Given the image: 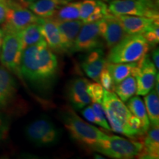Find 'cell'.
Instances as JSON below:
<instances>
[{"instance_id": "obj_1", "label": "cell", "mask_w": 159, "mask_h": 159, "mask_svg": "<svg viewBox=\"0 0 159 159\" xmlns=\"http://www.w3.org/2000/svg\"><path fill=\"white\" fill-rule=\"evenodd\" d=\"M57 69L56 55L45 41L23 50L20 66L21 77L38 87L50 88L56 78Z\"/></svg>"}, {"instance_id": "obj_2", "label": "cell", "mask_w": 159, "mask_h": 159, "mask_svg": "<svg viewBox=\"0 0 159 159\" xmlns=\"http://www.w3.org/2000/svg\"><path fill=\"white\" fill-rule=\"evenodd\" d=\"M61 119L70 136L80 144L92 150L99 141L106 137L105 134L77 115L71 108H66L61 113Z\"/></svg>"}, {"instance_id": "obj_3", "label": "cell", "mask_w": 159, "mask_h": 159, "mask_svg": "<svg viewBox=\"0 0 159 159\" xmlns=\"http://www.w3.org/2000/svg\"><path fill=\"white\" fill-rule=\"evenodd\" d=\"M109 49L107 62L134 63L148 54L150 46L142 34L128 35Z\"/></svg>"}, {"instance_id": "obj_4", "label": "cell", "mask_w": 159, "mask_h": 159, "mask_svg": "<svg viewBox=\"0 0 159 159\" xmlns=\"http://www.w3.org/2000/svg\"><path fill=\"white\" fill-rule=\"evenodd\" d=\"M102 105L111 130L130 139H136L128 123L131 113L124 102L114 92L105 89Z\"/></svg>"}, {"instance_id": "obj_5", "label": "cell", "mask_w": 159, "mask_h": 159, "mask_svg": "<svg viewBox=\"0 0 159 159\" xmlns=\"http://www.w3.org/2000/svg\"><path fill=\"white\" fill-rule=\"evenodd\" d=\"M142 144L139 139H127L117 136L107 135L99 141L92 150L112 158L130 159L138 157Z\"/></svg>"}, {"instance_id": "obj_6", "label": "cell", "mask_w": 159, "mask_h": 159, "mask_svg": "<svg viewBox=\"0 0 159 159\" xmlns=\"http://www.w3.org/2000/svg\"><path fill=\"white\" fill-rule=\"evenodd\" d=\"M27 139L38 147H50L56 144L61 132L48 117L43 116L33 121L25 128Z\"/></svg>"}, {"instance_id": "obj_7", "label": "cell", "mask_w": 159, "mask_h": 159, "mask_svg": "<svg viewBox=\"0 0 159 159\" xmlns=\"http://www.w3.org/2000/svg\"><path fill=\"white\" fill-rule=\"evenodd\" d=\"M22 52L19 32L5 33L2 51L0 52V61L2 65L19 77H22L20 70Z\"/></svg>"}, {"instance_id": "obj_8", "label": "cell", "mask_w": 159, "mask_h": 159, "mask_svg": "<svg viewBox=\"0 0 159 159\" xmlns=\"http://www.w3.org/2000/svg\"><path fill=\"white\" fill-rule=\"evenodd\" d=\"M39 18L19 0H9L2 29L5 33L19 32L31 24L37 22Z\"/></svg>"}, {"instance_id": "obj_9", "label": "cell", "mask_w": 159, "mask_h": 159, "mask_svg": "<svg viewBox=\"0 0 159 159\" xmlns=\"http://www.w3.org/2000/svg\"><path fill=\"white\" fill-rule=\"evenodd\" d=\"M109 13L114 16H139L158 19V7L141 0H112L108 6Z\"/></svg>"}, {"instance_id": "obj_10", "label": "cell", "mask_w": 159, "mask_h": 159, "mask_svg": "<svg viewBox=\"0 0 159 159\" xmlns=\"http://www.w3.org/2000/svg\"><path fill=\"white\" fill-rule=\"evenodd\" d=\"M99 21L83 23L70 53L85 52L102 47V39L99 32Z\"/></svg>"}, {"instance_id": "obj_11", "label": "cell", "mask_w": 159, "mask_h": 159, "mask_svg": "<svg viewBox=\"0 0 159 159\" xmlns=\"http://www.w3.org/2000/svg\"><path fill=\"white\" fill-rule=\"evenodd\" d=\"M138 64L139 69L134 76L136 80V94L144 96L154 88L158 72L148 54L138 61Z\"/></svg>"}, {"instance_id": "obj_12", "label": "cell", "mask_w": 159, "mask_h": 159, "mask_svg": "<svg viewBox=\"0 0 159 159\" xmlns=\"http://www.w3.org/2000/svg\"><path fill=\"white\" fill-rule=\"evenodd\" d=\"M99 26L101 37L108 49H111L128 35L116 16L110 13L99 20Z\"/></svg>"}, {"instance_id": "obj_13", "label": "cell", "mask_w": 159, "mask_h": 159, "mask_svg": "<svg viewBox=\"0 0 159 159\" xmlns=\"http://www.w3.org/2000/svg\"><path fill=\"white\" fill-rule=\"evenodd\" d=\"M41 33L45 42L52 51L57 53H65L63 50L61 37L57 24L52 18H39Z\"/></svg>"}, {"instance_id": "obj_14", "label": "cell", "mask_w": 159, "mask_h": 159, "mask_svg": "<svg viewBox=\"0 0 159 159\" xmlns=\"http://www.w3.org/2000/svg\"><path fill=\"white\" fill-rule=\"evenodd\" d=\"M88 83V80L78 77L72 80L69 83L67 91L68 99L72 105V108L75 110H81L91 102L90 97L86 91Z\"/></svg>"}, {"instance_id": "obj_15", "label": "cell", "mask_w": 159, "mask_h": 159, "mask_svg": "<svg viewBox=\"0 0 159 159\" xmlns=\"http://www.w3.org/2000/svg\"><path fill=\"white\" fill-rule=\"evenodd\" d=\"M142 144V149L137 158L156 159L159 158V128L151 125L142 136L137 137Z\"/></svg>"}, {"instance_id": "obj_16", "label": "cell", "mask_w": 159, "mask_h": 159, "mask_svg": "<svg viewBox=\"0 0 159 159\" xmlns=\"http://www.w3.org/2000/svg\"><path fill=\"white\" fill-rule=\"evenodd\" d=\"M88 52L81 64L82 69L87 76L99 83V75L107 62L104 57V52L102 47H99Z\"/></svg>"}, {"instance_id": "obj_17", "label": "cell", "mask_w": 159, "mask_h": 159, "mask_svg": "<svg viewBox=\"0 0 159 159\" xmlns=\"http://www.w3.org/2000/svg\"><path fill=\"white\" fill-rule=\"evenodd\" d=\"M54 21L58 27L64 52L70 53L71 49L74 45L83 22L80 19L71 21Z\"/></svg>"}, {"instance_id": "obj_18", "label": "cell", "mask_w": 159, "mask_h": 159, "mask_svg": "<svg viewBox=\"0 0 159 159\" xmlns=\"http://www.w3.org/2000/svg\"><path fill=\"white\" fill-rule=\"evenodd\" d=\"M122 28L128 35L143 34L151 25L158 19L130 15L116 16Z\"/></svg>"}, {"instance_id": "obj_19", "label": "cell", "mask_w": 159, "mask_h": 159, "mask_svg": "<svg viewBox=\"0 0 159 159\" xmlns=\"http://www.w3.org/2000/svg\"><path fill=\"white\" fill-rule=\"evenodd\" d=\"M16 93V83L12 73L0 66V108L10 104Z\"/></svg>"}, {"instance_id": "obj_20", "label": "cell", "mask_w": 159, "mask_h": 159, "mask_svg": "<svg viewBox=\"0 0 159 159\" xmlns=\"http://www.w3.org/2000/svg\"><path fill=\"white\" fill-rule=\"evenodd\" d=\"M78 0H35L29 3L28 8L37 16L50 18L61 6Z\"/></svg>"}, {"instance_id": "obj_21", "label": "cell", "mask_w": 159, "mask_h": 159, "mask_svg": "<svg viewBox=\"0 0 159 159\" xmlns=\"http://www.w3.org/2000/svg\"><path fill=\"white\" fill-rule=\"evenodd\" d=\"M108 68L114 84L121 82L129 76H135L139 69L138 62L134 63H109L106 62Z\"/></svg>"}, {"instance_id": "obj_22", "label": "cell", "mask_w": 159, "mask_h": 159, "mask_svg": "<svg viewBox=\"0 0 159 159\" xmlns=\"http://www.w3.org/2000/svg\"><path fill=\"white\" fill-rule=\"evenodd\" d=\"M19 35L21 39L23 50L27 47L44 41L38 21L31 24L25 28L21 30L19 32Z\"/></svg>"}, {"instance_id": "obj_23", "label": "cell", "mask_w": 159, "mask_h": 159, "mask_svg": "<svg viewBox=\"0 0 159 159\" xmlns=\"http://www.w3.org/2000/svg\"><path fill=\"white\" fill-rule=\"evenodd\" d=\"M127 107L130 111L131 114L134 115L140 119L142 122L144 130L146 132L150 126L148 114H147L145 105L142 99L139 96L132 97L127 101Z\"/></svg>"}, {"instance_id": "obj_24", "label": "cell", "mask_w": 159, "mask_h": 159, "mask_svg": "<svg viewBox=\"0 0 159 159\" xmlns=\"http://www.w3.org/2000/svg\"><path fill=\"white\" fill-rule=\"evenodd\" d=\"M152 89L148 94L144 95V105L150 125H159V97Z\"/></svg>"}, {"instance_id": "obj_25", "label": "cell", "mask_w": 159, "mask_h": 159, "mask_svg": "<svg viewBox=\"0 0 159 159\" xmlns=\"http://www.w3.org/2000/svg\"><path fill=\"white\" fill-rule=\"evenodd\" d=\"M81 2H71L61 6L55 12L52 19L56 21H71L80 19V7Z\"/></svg>"}, {"instance_id": "obj_26", "label": "cell", "mask_w": 159, "mask_h": 159, "mask_svg": "<svg viewBox=\"0 0 159 159\" xmlns=\"http://www.w3.org/2000/svg\"><path fill=\"white\" fill-rule=\"evenodd\" d=\"M114 92L122 102H126L129 99L136 94V80L133 75L129 76L115 85Z\"/></svg>"}, {"instance_id": "obj_27", "label": "cell", "mask_w": 159, "mask_h": 159, "mask_svg": "<svg viewBox=\"0 0 159 159\" xmlns=\"http://www.w3.org/2000/svg\"><path fill=\"white\" fill-rule=\"evenodd\" d=\"M86 91L93 102L102 103L105 89L100 83L97 82L91 83L89 81L86 87Z\"/></svg>"}, {"instance_id": "obj_28", "label": "cell", "mask_w": 159, "mask_h": 159, "mask_svg": "<svg viewBox=\"0 0 159 159\" xmlns=\"http://www.w3.org/2000/svg\"><path fill=\"white\" fill-rule=\"evenodd\" d=\"M91 107H92L93 111H94L95 114V117H96L97 125L105 128V130H111V127L108 122V119H107L102 103L93 102V104L91 105Z\"/></svg>"}, {"instance_id": "obj_29", "label": "cell", "mask_w": 159, "mask_h": 159, "mask_svg": "<svg viewBox=\"0 0 159 159\" xmlns=\"http://www.w3.org/2000/svg\"><path fill=\"white\" fill-rule=\"evenodd\" d=\"M109 13L108 6L102 1H97V5L95 6L94 11L91 13L88 19L85 20L84 23L94 22V21H99L103 18H105Z\"/></svg>"}, {"instance_id": "obj_30", "label": "cell", "mask_w": 159, "mask_h": 159, "mask_svg": "<svg viewBox=\"0 0 159 159\" xmlns=\"http://www.w3.org/2000/svg\"><path fill=\"white\" fill-rule=\"evenodd\" d=\"M143 36L146 39L150 47H155L159 42L158 21H156L143 33Z\"/></svg>"}, {"instance_id": "obj_31", "label": "cell", "mask_w": 159, "mask_h": 159, "mask_svg": "<svg viewBox=\"0 0 159 159\" xmlns=\"http://www.w3.org/2000/svg\"><path fill=\"white\" fill-rule=\"evenodd\" d=\"M97 1L98 0H83L81 2L80 7V19L83 23L94 11L95 6L97 4Z\"/></svg>"}, {"instance_id": "obj_32", "label": "cell", "mask_w": 159, "mask_h": 159, "mask_svg": "<svg viewBox=\"0 0 159 159\" xmlns=\"http://www.w3.org/2000/svg\"><path fill=\"white\" fill-rule=\"evenodd\" d=\"M99 83H100L101 85L104 88L105 90L114 92V87L115 84L113 81L112 77H111L110 72H109L108 68L106 67V63L104 69L101 71L100 75H99Z\"/></svg>"}, {"instance_id": "obj_33", "label": "cell", "mask_w": 159, "mask_h": 159, "mask_svg": "<svg viewBox=\"0 0 159 159\" xmlns=\"http://www.w3.org/2000/svg\"><path fill=\"white\" fill-rule=\"evenodd\" d=\"M82 113V115L83 117L88 120L89 122L94 123V124L97 125V121H96V117H95V114L94 111H93L92 107L91 105H87V107L85 106V108L81 111Z\"/></svg>"}, {"instance_id": "obj_34", "label": "cell", "mask_w": 159, "mask_h": 159, "mask_svg": "<svg viewBox=\"0 0 159 159\" xmlns=\"http://www.w3.org/2000/svg\"><path fill=\"white\" fill-rule=\"evenodd\" d=\"M8 133V124L7 120L0 114V142L5 139Z\"/></svg>"}, {"instance_id": "obj_35", "label": "cell", "mask_w": 159, "mask_h": 159, "mask_svg": "<svg viewBox=\"0 0 159 159\" xmlns=\"http://www.w3.org/2000/svg\"><path fill=\"white\" fill-rule=\"evenodd\" d=\"M9 0H0V25L5 21Z\"/></svg>"}, {"instance_id": "obj_36", "label": "cell", "mask_w": 159, "mask_h": 159, "mask_svg": "<svg viewBox=\"0 0 159 159\" xmlns=\"http://www.w3.org/2000/svg\"><path fill=\"white\" fill-rule=\"evenodd\" d=\"M152 57L153 60V64L156 66L157 70L159 69V51L158 48L155 49L152 52Z\"/></svg>"}, {"instance_id": "obj_37", "label": "cell", "mask_w": 159, "mask_h": 159, "mask_svg": "<svg viewBox=\"0 0 159 159\" xmlns=\"http://www.w3.org/2000/svg\"><path fill=\"white\" fill-rule=\"evenodd\" d=\"M141 1L144 2L145 3L148 4L151 6H153V7H158V0H141Z\"/></svg>"}, {"instance_id": "obj_38", "label": "cell", "mask_w": 159, "mask_h": 159, "mask_svg": "<svg viewBox=\"0 0 159 159\" xmlns=\"http://www.w3.org/2000/svg\"><path fill=\"white\" fill-rule=\"evenodd\" d=\"M4 36H5V31L2 28H0V47H2V44Z\"/></svg>"}, {"instance_id": "obj_39", "label": "cell", "mask_w": 159, "mask_h": 159, "mask_svg": "<svg viewBox=\"0 0 159 159\" xmlns=\"http://www.w3.org/2000/svg\"><path fill=\"white\" fill-rule=\"evenodd\" d=\"M19 1L21 2H22L23 4H25V5H27L29 3L33 2L35 1V0H19Z\"/></svg>"}, {"instance_id": "obj_40", "label": "cell", "mask_w": 159, "mask_h": 159, "mask_svg": "<svg viewBox=\"0 0 159 159\" xmlns=\"http://www.w3.org/2000/svg\"><path fill=\"white\" fill-rule=\"evenodd\" d=\"M0 52H1V49H0Z\"/></svg>"}]
</instances>
